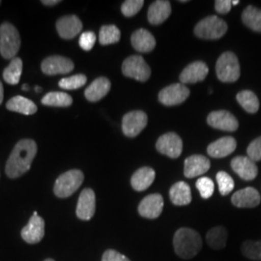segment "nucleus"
Wrapping results in <instances>:
<instances>
[{"label":"nucleus","mask_w":261,"mask_h":261,"mask_svg":"<svg viewBox=\"0 0 261 261\" xmlns=\"http://www.w3.org/2000/svg\"><path fill=\"white\" fill-rule=\"evenodd\" d=\"M37 154V144L34 140H19L12 151L6 164V174L10 178H18L28 172Z\"/></svg>","instance_id":"f257e3e1"},{"label":"nucleus","mask_w":261,"mask_h":261,"mask_svg":"<svg viewBox=\"0 0 261 261\" xmlns=\"http://www.w3.org/2000/svg\"><path fill=\"white\" fill-rule=\"evenodd\" d=\"M173 247L179 257L183 259H191L201 251L202 239L196 230L182 227L174 234Z\"/></svg>","instance_id":"f03ea898"},{"label":"nucleus","mask_w":261,"mask_h":261,"mask_svg":"<svg viewBox=\"0 0 261 261\" xmlns=\"http://www.w3.org/2000/svg\"><path fill=\"white\" fill-rule=\"evenodd\" d=\"M20 47L19 31L10 22L0 27V54L5 59H14Z\"/></svg>","instance_id":"7ed1b4c3"},{"label":"nucleus","mask_w":261,"mask_h":261,"mask_svg":"<svg viewBox=\"0 0 261 261\" xmlns=\"http://www.w3.org/2000/svg\"><path fill=\"white\" fill-rule=\"evenodd\" d=\"M84 180V173L80 169H72L61 174L56 179L54 188L56 196L60 198H66L72 196L82 186Z\"/></svg>","instance_id":"20e7f679"},{"label":"nucleus","mask_w":261,"mask_h":261,"mask_svg":"<svg viewBox=\"0 0 261 261\" xmlns=\"http://www.w3.org/2000/svg\"><path fill=\"white\" fill-rule=\"evenodd\" d=\"M216 73L223 83H234L240 76V65L237 56L231 51L224 53L217 61Z\"/></svg>","instance_id":"39448f33"},{"label":"nucleus","mask_w":261,"mask_h":261,"mask_svg":"<svg viewBox=\"0 0 261 261\" xmlns=\"http://www.w3.org/2000/svg\"><path fill=\"white\" fill-rule=\"evenodd\" d=\"M227 31V24L224 19L217 16H210L201 19L195 28V34L205 40H216L223 37Z\"/></svg>","instance_id":"423d86ee"},{"label":"nucleus","mask_w":261,"mask_h":261,"mask_svg":"<svg viewBox=\"0 0 261 261\" xmlns=\"http://www.w3.org/2000/svg\"><path fill=\"white\" fill-rule=\"evenodd\" d=\"M122 73L127 77L139 82H146L151 75V70L140 56H129L122 64Z\"/></svg>","instance_id":"0eeeda50"},{"label":"nucleus","mask_w":261,"mask_h":261,"mask_svg":"<svg viewBox=\"0 0 261 261\" xmlns=\"http://www.w3.org/2000/svg\"><path fill=\"white\" fill-rule=\"evenodd\" d=\"M148 118L145 112L141 111L128 112L122 119V130L128 138H135L146 127Z\"/></svg>","instance_id":"6e6552de"},{"label":"nucleus","mask_w":261,"mask_h":261,"mask_svg":"<svg viewBox=\"0 0 261 261\" xmlns=\"http://www.w3.org/2000/svg\"><path fill=\"white\" fill-rule=\"evenodd\" d=\"M190 96V90L183 84L168 85L159 93V101L165 106L171 107L185 102Z\"/></svg>","instance_id":"1a4fd4ad"},{"label":"nucleus","mask_w":261,"mask_h":261,"mask_svg":"<svg viewBox=\"0 0 261 261\" xmlns=\"http://www.w3.org/2000/svg\"><path fill=\"white\" fill-rule=\"evenodd\" d=\"M156 148L161 154H164L169 158L176 159L182 153L183 142L175 133H168L159 138Z\"/></svg>","instance_id":"9d476101"},{"label":"nucleus","mask_w":261,"mask_h":261,"mask_svg":"<svg viewBox=\"0 0 261 261\" xmlns=\"http://www.w3.org/2000/svg\"><path fill=\"white\" fill-rule=\"evenodd\" d=\"M74 63L71 59L63 56H49L42 62V71L46 75L68 74L74 70Z\"/></svg>","instance_id":"9b49d317"},{"label":"nucleus","mask_w":261,"mask_h":261,"mask_svg":"<svg viewBox=\"0 0 261 261\" xmlns=\"http://www.w3.org/2000/svg\"><path fill=\"white\" fill-rule=\"evenodd\" d=\"M45 235V222L43 218L34 212L28 224L21 229V237L28 244L39 243Z\"/></svg>","instance_id":"f8f14e48"},{"label":"nucleus","mask_w":261,"mask_h":261,"mask_svg":"<svg viewBox=\"0 0 261 261\" xmlns=\"http://www.w3.org/2000/svg\"><path fill=\"white\" fill-rule=\"evenodd\" d=\"M207 123L215 129L226 132H234L239 127V123L236 117L226 111L211 112L207 117Z\"/></svg>","instance_id":"ddd939ff"},{"label":"nucleus","mask_w":261,"mask_h":261,"mask_svg":"<svg viewBox=\"0 0 261 261\" xmlns=\"http://www.w3.org/2000/svg\"><path fill=\"white\" fill-rule=\"evenodd\" d=\"M96 211V196L93 190L84 189L81 193L75 213L79 219L83 221H89L92 219Z\"/></svg>","instance_id":"4468645a"},{"label":"nucleus","mask_w":261,"mask_h":261,"mask_svg":"<svg viewBox=\"0 0 261 261\" xmlns=\"http://www.w3.org/2000/svg\"><path fill=\"white\" fill-rule=\"evenodd\" d=\"M164 209V198L160 194L145 196L139 205V213L146 219H156Z\"/></svg>","instance_id":"2eb2a0df"},{"label":"nucleus","mask_w":261,"mask_h":261,"mask_svg":"<svg viewBox=\"0 0 261 261\" xmlns=\"http://www.w3.org/2000/svg\"><path fill=\"white\" fill-rule=\"evenodd\" d=\"M56 29L60 37L70 40L75 38L82 31L83 23L75 15L65 16L57 20Z\"/></svg>","instance_id":"dca6fc26"},{"label":"nucleus","mask_w":261,"mask_h":261,"mask_svg":"<svg viewBox=\"0 0 261 261\" xmlns=\"http://www.w3.org/2000/svg\"><path fill=\"white\" fill-rule=\"evenodd\" d=\"M231 168L239 177L245 181H251L257 176L258 169L255 165V162L249 157L238 156L231 161Z\"/></svg>","instance_id":"f3484780"},{"label":"nucleus","mask_w":261,"mask_h":261,"mask_svg":"<svg viewBox=\"0 0 261 261\" xmlns=\"http://www.w3.org/2000/svg\"><path fill=\"white\" fill-rule=\"evenodd\" d=\"M231 202L238 208H253L259 205L260 195L252 187H248L234 193Z\"/></svg>","instance_id":"a211bd4d"},{"label":"nucleus","mask_w":261,"mask_h":261,"mask_svg":"<svg viewBox=\"0 0 261 261\" xmlns=\"http://www.w3.org/2000/svg\"><path fill=\"white\" fill-rule=\"evenodd\" d=\"M210 161L202 155H193L185 160L184 175L187 178H195L206 173L210 168Z\"/></svg>","instance_id":"6ab92c4d"},{"label":"nucleus","mask_w":261,"mask_h":261,"mask_svg":"<svg viewBox=\"0 0 261 261\" xmlns=\"http://www.w3.org/2000/svg\"><path fill=\"white\" fill-rule=\"evenodd\" d=\"M209 69L202 61H196L187 66L180 75V82L183 84H196L202 82L208 75Z\"/></svg>","instance_id":"aec40b11"},{"label":"nucleus","mask_w":261,"mask_h":261,"mask_svg":"<svg viewBox=\"0 0 261 261\" xmlns=\"http://www.w3.org/2000/svg\"><path fill=\"white\" fill-rule=\"evenodd\" d=\"M236 140L231 137H224L210 143L207 148V153L212 158H224L232 154L236 149Z\"/></svg>","instance_id":"412c9836"},{"label":"nucleus","mask_w":261,"mask_h":261,"mask_svg":"<svg viewBox=\"0 0 261 261\" xmlns=\"http://www.w3.org/2000/svg\"><path fill=\"white\" fill-rule=\"evenodd\" d=\"M132 46L140 53H150L156 47V40L148 30L140 28L136 30L130 37Z\"/></svg>","instance_id":"4be33fe9"},{"label":"nucleus","mask_w":261,"mask_h":261,"mask_svg":"<svg viewBox=\"0 0 261 261\" xmlns=\"http://www.w3.org/2000/svg\"><path fill=\"white\" fill-rule=\"evenodd\" d=\"M171 14V5L167 0H157L150 5L147 18L151 24L163 23Z\"/></svg>","instance_id":"5701e85b"},{"label":"nucleus","mask_w":261,"mask_h":261,"mask_svg":"<svg viewBox=\"0 0 261 261\" xmlns=\"http://www.w3.org/2000/svg\"><path fill=\"white\" fill-rule=\"evenodd\" d=\"M111 86V82L107 77L100 76L85 89L84 96L90 102L100 101L110 92Z\"/></svg>","instance_id":"b1692460"},{"label":"nucleus","mask_w":261,"mask_h":261,"mask_svg":"<svg viewBox=\"0 0 261 261\" xmlns=\"http://www.w3.org/2000/svg\"><path fill=\"white\" fill-rule=\"evenodd\" d=\"M155 176L156 173L153 168L149 167L140 168L130 178V185L134 190L138 192L145 191L152 185V183L155 180Z\"/></svg>","instance_id":"393cba45"},{"label":"nucleus","mask_w":261,"mask_h":261,"mask_svg":"<svg viewBox=\"0 0 261 261\" xmlns=\"http://www.w3.org/2000/svg\"><path fill=\"white\" fill-rule=\"evenodd\" d=\"M169 197L174 205H188L192 201L191 188L183 181L177 182L170 188Z\"/></svg>","instance_id":"a878e982"},{"label":"nucleus","mask_w":261,"mask_h":261,"mask_svg":"<svg viewBox=\"0 0 261 261\" xmlns=\"http://www.w3.org/2000/svg\"><path fill=\"white\" fill-rule=\"evenodd\" d=\"M6 108L11 112H19L24 115H32L37 112L36 105L22 96H16L10 99Z\"/></svg>","instance_id":"bb28decb"},{"label":"nucleus","mask_w":261,"mask_h":261,"mask_svg":"<svg viewBox=\"0 0 261 261\" xmlns=\"http://www.w3.org/2000/svg\"><path fill=\"white\" fill-rule=\"evenodd\" d=\"M227 230L224 226H215L206 234V241L213 250H222L226 246Z\"/></svg>","instance_id":"cd10ccee"},{"label":"nucleus","mask_w":261,"mask_h":261,"mask_svg":"<svg viewBox=\"0 0 261 261\" xmlns=\"http://www.w3.org/2000/svg\"><path fill=\"white\" fill-rule=\"evenodd\" d=\"M242 20L245 25L255 32H261V10L254 6H248L243 11Z\"/></svg>","instance_id":"c85d7f7f"},{"label":"nucleus","mask_w":261,"mask_h":261,"mask_svg":"<svg viewBox=\"0 0 261 261\" xmlns=\"http://www.w3.org/2000/svg\"><path fill=\"white\" fill-rule=\"evenodd\" d=\"M22 73V61L19 57L11 60L9 66L3 72V79L7 84L15 85L19 84L20 75Z\"/></svg>","instance_id":"c756f323"},{"label":"nucleus","mask_w":261,"mask_h":261,"mask_svg":"<svg viewBox=\"0 0 261 261\" xmlns=\"http://www.w3.org/2000/svg\"><path fill=\"white\" fill-rule=\"evenodd\" d=\"M236 99L243 109L249 113H255L259 110V101L256 95L250 90H244L237 94Z\"/></svg>","instance_id":"7c9ffc66"},{"label":"nucleus","mask_w":261,"mask_h":261,"mask_svg":"<svg viewBox=\"0 0 261 261\" xmlns=\"http://www.w3.org/2000/svg\"><path fill=\"white\" fill-rule=\"evenodd\" d=\"M42 103L48 107L66 108L73 103V99L69 94L64 92H49L43 97Z\"/></svg>","instance_id":"2f4dec72"},{"label":"nucleus","mask_w":261,"mask_h":261,"mask_svg":"<svg viewBox=\"0 0 261 261\" xmlns=\"http://www.w3.org/2000/svg\"><path fill=\"white\" fill-rule=\"evenodd\" d=\"M121 37V32L115 25H103L100 29L99 41L101 45L107 46L119 42Z\"/></svg>","instance_id":"473e14b6"},{"label":"nucleus","mask_w":261,"mask_h":261,"mask_svg":"<svg viewBox=\"0 0 261 261\" xmlns=\"http://www.w3.org/2000/svg\"><path fill=\"white\" fill-rule=\"evenodd\" d=\"M241 251L250 259L261 260V241H245L242 244Z\"/></svg>","instance_id":"72a5a7b5"},{"label":"nucleus","mask_w":261,"mask_h":261,"mask_svg":"<svg viewBox=\"0 0 261 261\" xmlns=\"http://www.w3.org/2000/svg\"><path fill=\"white\" fill-rule=\"evenodd\" d=\"M216 179L219 185V191L222 196H227L234 189L233 179L225 171H219L216 175Z\"/></svg>","instance_id":"f704fd0d"},{"label":"nucleus","mask_w":261,"mask_h":261,"mask_svg":"<svg viewBox=\"0 0 261 261\" xmlns=\"http://www.w3.org/2000/svg\"><path fill=\"white\" fill-rule=\"evenodd\" d=\"M87 82V77L84 75H75L69 77H64L59 82V86L67 90H75L83 87Z\"/></svg>","instance_id":"c9c22d12"},{"label":"nucleus","mask_w":261,"mask_h":261,"mask_svg":"<svg viewBox=\"0 0 261 261\" xmlns=\"http://www.w3.org/2000/svg\"><path fill=\"white\" fill-rule=\"evenodd\" d=\"M196 188L202 196V198H209L211 197L214 193L215 185L214 182L208 177L199 178L196 183Z\"/></svg>","instance_id":"e433bc0d"},{"label":"nucleus","mask_w":261,"mask_h":261,"mask_svg":"<svg viewBox=\"0 0 261 261\" xmlns=\"http://www.w3.org/2000/svg\"><path fill=\"white\" fill-rule=\"evenodd\" d=\"M144 4L143 0H126L121 6L122 14L125 17H133L137 15Z\"/></svg>","instance_id":"4c0bfd02"},{"label":"nucleus","mask_w":261,"mask_h":261,"mask_svg":"<svg viewBox=\"0 0 261 261\" xmlns=\"http://www.w3.org/2000/svg\"><path fill=\"white\" fill-rule=\"evenodd\" d=\"M96 43V35L92 31H86L83 33L79 40L80 47L84 50H91L93 48L94 45Z\"/></svg>","instance_id":"58836bf2"},{"label":"nucleus","mask_w":261,"mask_h":261,"mask_svg":"<svg viewBox=\"0 0 261 261\" xmlns=\"http://www.w3.org/2000/svg\"><path fill=\"white\" fill-rule=\"evenodd\" d=\"M247 153L249 158L252 160L253 162H257L261 160V137L252 140L248 146Z\"/></svg>","instance_id":"ea45409f"},{"label":"nucleus","mask_w":261,"mask_h":261,"mask_svg":"<svg viewBox=\"0 0 261 261\" xmlns=\"http://www.w3.org/2000/svg\"><path fill=\"white\" fill-rule=\"evenodd\" d=\"M102 261H130L126 255L115 250H108L103 252Z\"/></svg>","instance_id":"a19ab883"},{"label":"nucleus","mask_w":261,"mask_h":261,"mask_svg":"<svg viewBox=\"0 0 261 261\" xmlns=\"http://www.w3.org/2000/svg\"><path fill=\"white\" fill-rule=\"evenodd\" d=\"M232 7L230 0H217L215 1V9L219 14H227Z\"/></svg>","instance_id":"79ce46f5"},{"label":"nucleus","mask_w":261,"mask_h":261,"mask_svg":"<svg viewBox=\"0 0 261 261\" xmlns=\"http://www.w3.org/2000/svg\"><path fill=\"white\" fill-rule=\"evenodd\" d=\"M42 3L46 6H55L56 4L60 3V1L59 0H43Z\"/></svg>","instance_id":"37998d69"},{"label":"nucleus","mask_w":261,"mask_h":261,"mask_svg":"<svg viewBox=\"0 0 261 261\" xmlns=\"http://www.w3.org/2000/svg\"><path fill=\"white\" fill-rule=\"evenodd\" d=\"M4 98V89H3V84L0 82V105L3 102Z\"/></svg>","instance_id":"c03bdc74"},{"label":"nucleus","mask_w":261,"mask_h":261,"mask_svg":"<svg viewBox=\"0 0 261 261\" xmlns=\"http://www.w3.org/2000/svg\"><path fill=\"white\" fill-rule=\"evenodd\" d=\"M238 3H239V0H232V1H231L232 6H236V5H238Z\"/></svg>","instance_id":"a18cd8bd"},{"label":"nucleus","mask_w":261,"mask_h":261,"mask_svg":"<svg viewBox=\"0 0 261 261\" xmlns=\"http://www.w3.org/2000/svg\"><path fill=\"white\" fill-rule=\"evenodd\" d=\"M22 89H23V90H24V91H28V84H23V85H22Z\"/></svg>","instance_id":"49530a36"},{"label":"nucleus","mask_w":261,"mask_h":261,"mask_svg":"<svg viewBox=\"0 0 261 261\" xmlns=\"http://www.w3.org/2000/svg\"><path fill=\"white\" fill-rule=\"evenodd\" d=\"M35 91H36V92H41V91H42V88L36 86V87H35Z\"/></svg>","instance_id":"de8ad7c7"},{"label":"nucleus","mask_w":261,"mask_h":261,"mask_svg":"<svg viewBox=\"0 0 261 261\" xmlns=\"http://www.w3.org/2000/svg\"><path fill=\"white\" fill-rule=\"evenodd\" d=\"M45 261H55L54 259H51V258H47V259H46Z\"/></svg>","instance_id":"09e8293b"},{"label":"nucleus","mask_w":261,"mask_h":261,"mask_svg":"<svg viewBox=\"0 0 261 261\" xmlns=\"http://www.w3.org/2000/svg\"><path fill=\"white\" fill-rule=\"evenodd\" d=\"M0 4H1V1H0Z\"/></svg>","instance_id":"8fccbe9b"}]
</instances>
